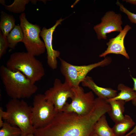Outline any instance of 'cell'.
I'll list each match as a JSON object with an SVG mask.
<instances>
[{
	"instance_id": "cell-1",
	"label": "cell",
	"mask_w": 136,
	"mask_h": 136,
	"mask_svg": "<svg viewBox=\"0 0 136 136\" xmlns=\"http://www.w3.org/2000/svg\"><path fill=\"white\" fill-rule=\"evenodd\" d=\"M110 109V105L106 100L97 97L88 114L81 115L74 112H58L48 125L36 129L33 134L35 136H91L96 122Z\"/></svg>"
},
{
	"instance_id": "cell-2",
	"label": "cell",
	"mask_w": 136,
	"mask_h": 136,
	"mask_svg": "<svg viewBox=\"0 0 136 136\" xmlns=\"http://www.w3.org/2000/svg\"><path fill=\"white\" fill-rule=\"evenodd\" d=\"M0 75L7 94L12 99L29 98L38 90L37 86L19 71H11L3 65Z\"/></svg>"
},
{
	"instance_id": "cell-3",
	"label": "cell",
	"mask_w": 136,
	"mask_h": 136,
	"mask_svg": "<svg viewBox=\"0 0 136 136\" xmlns=\"http://www.w3.org/2000/svg\"><path fill=\"white\" fill-rule=\"evenodd\" d=\"M3 119L21 130V136L34 133L35 129L32 122V107L22 99H12L6 105Z\"/></svg>"
},
{
	"instance_id": "cell-4",
	"label": "cell",
	"mask_w": 136,
	"mask_h": 136,
	"mask_svg": "<svg viewBox=\"0 0 136 136\" xmlns=\"http://www.w3.org/2000/svg\"><path fill=\"white\" fill-rule=\"evenodd\" d=\"M6 65L11 71H18L22 73L33 84L40 80L45 74L42 63L27 52L13 53Z\"/></svg>"
},
{
	"instance_id": "cell-5",
	"label": "cell",
	"mask_w": 136,
	"mask_h": 136,
	"mask_svg": "<svg viewBox=\"0 0 136 136\" xmlns=\"http://www.w3.org/2000/svg\"><path fill=\"white\" fill-rule=\"evenodd\" d=\"M61 72L65 78V81L73 87L79 86L88 73L93 69L99 66H107L110 64L112 59L107 57L101 61L86 65H76L72 64L60 58Z\"/></svg>"
},
{
	"instance_id": "cell-6",
	"label": "cell",
	"mask_w": 136,
	"mask_h": 136,
	"mask_svg": "<svg viewBox=\"0 0 136 136\" xmlns=\"http://www.w3.org/2000/svg\"><path fill=\"white\" fill-rule=\"evenodd\" d=\"M20 26L23 33L22 41L27 52L34 56H39L44 53L46 50L44 43L40 38L41 30L39 26L29 22L24 13L19 17Z\"/></svg>"
},
{
	"instance_id": "cell-7",
	"label": "cell",
	"mask_w": 136,
	"mask_h": 136,
	"mask_svg": "<svg viewBox=\"0 0 136 136\" xmlns=\"http://www.w3.org/2000/svg\"><path fill=\"white\" fill-rule=\"evenodd\" d=\"M57 113L53 104L45 98L44 94H38L35 96L32 107L31 119L35 129L48 125Z\"/></svg>"
},
{
	"instance_id": "cell-8",
	"label": "cell",
	"mask_w": 136,
	"mask_h": 136,
	"mask_svg": "<svg viewBox=\"0 0 136 136\" xmlns=\"http://www.w3.org/2000/svg\"><path fill=\"white\" fill-rule=\"evenodd\" d=\"M73 95L70 104L67 103L62 111L74 112L81 115L89 113L94 104L95 98L92 91L85 92L80 86L73 87Z\"/></svg>"
},
{
	"instance_id": "cell-9",
	"label": "cell",
	"mask_w": 136,
	"mask_h": 136,
	"mask_svg": "<svg viewBox=\"0 0 136 136\" xmlns=\"http://www.w3.org/2000/svg\"><path fill=\"white\" fill-rule=\"evenodd\" d=\"M73 93V87L64 81L56 78L53 86L47 90L44 94L45 98L52 103L58 112L62 111L67 103V99L72 97Z\"/></svg>"
},
{
	"instance_id": "cell-10",
	"label": "cell",
	"mask_w": 136,
	"mask_h": 136,
	"mask_svg": "<svg viewBox=\"0 0 136 136\" xmlns=\"http://www.w3.org/2000/svg\"><path fill=\"white\" fill-rule=\"evenodd\" d=\"M120 14L112 11H108L101 18L100 23L94 26L93 29L98 40H106L107 34L113 32L121 31L123 29Z\"/></svg>"
},
{
	"instance_id": "cell-11",
	"label": "cell",
	"mask_w": 136,
	"mask_h": 136,
	"mask_svg": "<svg viewBox=\"0 0 136 136\" xmlns=\"http://www.w3.org/2000/svg\"><path fill=\"white\" fill-rule=\"evenodd\" d=\"M64 20L62 18L57 20L55 24L48 29L44 27L40 33V35L44 41L47 54V63L49 67L53 70L57 67V58L60 55V52L53 48L52 44L53 35L56 27L61 24Z\"/></svg>"
},
{
	"instance_id": "cell-12",
	"label": "cell",
	"mask_w": 136,
	"mask_h": 136,
	"mask_svg": "<svg viewBox=\"0 0 136 136\" xmlns=\"http://www.w3.org/2000/svg\"><path fill=\"white\" fill-rule=\"evenodd\" d=\"M131 29L129 25H126L116 36L110 39L106 43L108 47L106 50L99 55V57H105L108 54H114L121 55L129 59L130 57L124 45V40L128 32Z\"/></svg>"
},
{
	"instance_id": "cell-13",
	"label": "cell",
	"mask_w": 136,
	"mask_h": 136,
	"mask_svg": "<svg viewBox=\"0 0 136 136\" xmlns=\"http://www.w3.org/2000/svg\"><path fill=\"white\" fill-rule=\"evenodd\" d=\"M82 86L87 87L92 90L98 97L107 100L113 98L117 95V91L110 88L99 86L94 82L92 78L87 76L81 82Z\"/></svg>"
},
{
	"instance_id": "cell-14",
	"label": "cell",
	"mask_w": 136,
	"mask_h": 136,
	"mask_svg": "<svg viewBox=\"0 0 136 136\" xmlns=\"http://www.w3.org/2000/svg\"><path fill=\"white\" fill-rule=\"evenodd\" d=\"M107 101L110 106L107 113L111 119L115 123L122 120L124 117L125 101L121 100Z\"/></svg>"
},
{
	"instance_id": "cell-15",
	"label": "cell",
	"mask_w": 136,
	"mask_h": 136,
	"mask_svg": "<svg viewBox=\"0 0 136 136\" xmlns=\"http://www.w3.org/2000/svg\"><path fill=\"white\" fill-rule=\"evenodd\" d=\"M135 124L131 117L126 115L122 120L115 123L112 128L116 136H123Z\"/></svg>"
},
{
	"instance_id": "cell-16",
	"label": "cell",
	"mask_w": 136,
	"mask_h": 136,
	"mask_svg": "<svg viewBox=\"0 0 136 136\" xmlns=\"http://www.w3.org/2000/svg\"><path fill=\"white\" fill-rule=\"evenodd\" d=\"M94 132L99 136H116L112 128L109 126L105 114L101 116L95 124Z\"/></svg>"
},
{
	"instance_id": "cell-17",
	"label": "cell",
	"mask_w": 136,
	"mask_h": 136,
	"mask_svg": "<svg viewBox=\"0 0 136 136\" xmlns=\"http://www.w3.org/2000/svg\"><path fill=\"white\" fill-rule=\"evenodd\" d=\"M117 89L120 92L115 97L107 100H121L126 102L132 101L136 97V91L133 88L120 83L118 85Z\"/></svg>"
},
{
	"instance_id": "cell-18",
	"label": "cell",
	"mask_w": 136,
	"mask_h": 136,
	"mask_svg": "<svg viewBox=\"0 0 136 136\" xmlns=\"http://www.w3.org/2000/svg\"><path fill=\"white\" fill-rule=\"evenodd\" d=\"M15 19L12 15L4 11L1 12L0 28L3 35L7 37L15 25Z\"/></svg>"
},
{
	"instance_id": "cell-19",
	"label": "cell",
	"mask_w": 136,
	"mask_h": 136,
	"mask_svg": "<svg viewBox=\"0 0 136 136\" xmlns=\"http://www.w3.org/2000/svg\"><path fill=\"white\" fill-rule=\"evenodd\" d=\"M23 33L20 25H15L7 37L9 44V47L14 49L17 43L22 42Z\"/></svg>"
},
{
	"instance_id": "cell-20",
	"label": "cell",
	"mask_w": 136,
	"mask_h": 136,
	"mask_svg": "<svg viewBox=\"0 0 136 136\" xmlns=\"http://www.w3.org/2000/svg\"><path fill=\"white\" fill-rule=\"evenodd\" d=\"M31 0H15L11 5L4 6L5 8L9 11L15 13H20L23 12L25 10V5Z\"/></svg>"
},
{
	"instance_id": "cell-21",
	"label": "cell",
	"mask_w": 136,
	"mask_h": 136,
	"mask_svg": "<svg viewBox=\"0 0 136 136\" xmlns=\"http://www.w3.org/2000/svg\"><path fill=\"white\" fill-rule=\"evenodd\" d=\"M22 131L18 127L4 122L0 130V136H21Z\"/></svg>"
},
{
	"instance_id": "cell-22",
	"label": "cell",
	"mask_w": 136,
	"mask_h": 136,
	"mask_svg": "<svg viewBox=\"0 0 136 136\" xmlns=\"http://www.w3.org/2000/svg\"><path fill=\"white\" fill-rule=\"evenodd\" d=\"M116 4L119 7L121 11L126 14L130 21L132 23L136 24V14L132 13L126 8L123 5L117 0Z\"/></svg>"
},
{
	"instance_id": "cell-23",
	"label": "cell",
	"mask_w": 136,
	"mask_h": 136,
	"mask_svg": "<svg viewBox=\"0 0 136 136\" xmlns=\"http://www.w3.org/2000/svg\"><path fill=\"white\" fill-rule=\"evenodd\" d=\"M9 47V44L7 37L0 31V58L6 54V50Z\"/></svg>"
},
{
	"instance_id": "cell-24",
	"label": "cell",
	"mask_w": 136,
	"mask_h": 136,
	"mask_svg": "<svg viewBox=\"0 0 136 136\" xmlns=\"http://www.w3.org/2000/svg\"><path fill=\"white\" fill-rule=\"evenodd\" d=\"M133 82V89L136 91V78L133 77L130 75ZM132 105L135 107H136V97L131 101Z\"/></svg>"
},
{
	"instance_id": "cell-25",
	"label": "cell",
	"mask_w": 136,
	"mask_h": 136,
	"mask_svg": "<svg viewBox=\"0 0 136 136\" xmlns=\"http://www.w3.org/2000/svg\"><path fill=\"white\" fill-rule=\"evenodd\" d=\"M4 112L3 111V108L1 107H0V127L1 128L3 126L4 123L2 120L3 119Z\"/></svg>"
},
{
	"instance_id": "cell-26",
	"label": "cell",
	"mask_w": 136,
	"mask_h": 136,
	"mask_svg": "<svg viewBox=\"0 0 136 136\" xmlns=\"http://www.w3.org/2000/svg\"><path fill=\"white\" fill-rule=\"evenodd\" d=\"M132 134H134L136 136V123L134 127L130 131L123 136H128L129 135Z\"/></svg>"
},
{
	"instance_id": "cell-27",
	"label": "cell",
	"mask_w": 136,
	"mask_h": 136,
	"mask_svg": "<svg viewBox=\"0 0 136 136\" xmlns=\"http://www.w3.org/2000/svg\"><path fill=\"white\" fill-rule=\"evenodd\" d=\"M125 1L126 3L136 5V0H126Z\"/></svg>"
},
{
	"instance_id": "cell-28",
	"label": "cell",
	"mask_w": 136,
	"mask_h": 136,
	"mask_svg": "<svg viewBox=\"0 0 136 136\" xmlns=\"http://www.w3.org/2000/svg\"><path fill=\"white\" fill-rule=\"evenodd\" d=\"M0 3L3 5H4L5 4V0H0Z\"/></svg>"
},
{
	"instance_id": "cell-29",
	"label": "cell",
	"mask_w": 136,
	"mask_h": 136,
	"mask_svg": "<svg viewBox=\"0 0 136 136\" xmlns=\"http://www.w3.org/2000/svg\"><path fill=\"white\" fill-rule=\"evenodd\" d=\"M37 0H31V2L33 4H35L37 3Z\"/></svg>"
},
{
	"instance_id": "cell-30",
	"label": "cell",
	"mask_w": 136,
	"mask_h": 136,
	"mask_svg": "<svg viewBox=\"0 0 136 136\" xmlns=\"http://www.w3.org/2000/svg\"><path fill=\"white\" fill-rule=\"evenodd\" d=\"M27 136H35L33 133H30L28 134Z\"/></svg>"
},
{
	"instance_id": "cell-31",
	"label": "cell",
	"mask_w": 136,
	"mask_h": 136,
	"mask_svg": "<svg viewBox=\"0 0 136 136\" xmlns=\"http://www.w3.org/2000/svg\"><path fill=\"white\" fill-rule=\"evenodd\" d=\"M91 136H99L97 134H96V133H95L94 132L92 134V135Z\"/></svg>"
},
{
	"instance_id": "cell-32",
	"label": "cell",
	"mask_w": 136,
	"mask_h": 136,
	"mask_svg": "<svg viewBox=\"0 0 136 136\" xmlns=\"http://www.w3.org/2000/svg\"><path fill=\"white\" fill-rule=\"evenodd\" d=\"M128 136H135V135L134 134H132L129 135Z\"/></svg>"
}]
</instances>
